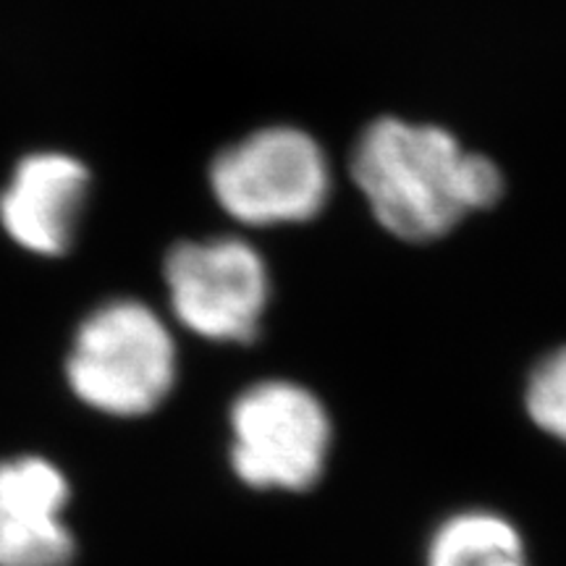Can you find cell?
Segmentation results:
<instances>
[{"label": "cell", "instance_id": "1", "mask_svg": "<svg viewBox=\"0 0 566 566\" xmlns=\"http://www.w3.org/2000/svg\"><path fill=\"white\" fill-rule=\"evenodd\" d=\"M352 179L375 221L405 242H433L467 212L485 210L504 192V176L441 126L378 118L359 134Z\"/></svg>", "mask_w": 566, "mask_h": 566}, {"label": "cell", "instance_id": "2", "mask_svg": "<svg viewBox=\"0 0 566 566\" xmlns=\"http://www.w3.org/2000/svg\"><path fill=\"white\" fill-rule=\"evenodd\" d=\"M61 373L87 412L116 422L147 420L179 384L181 334L155 302L105 296L71 325Z\"/></svg>", "mask_w": 566, "mask_h": 566}, {"label": "cell", "instance_id": "3", "mask_svg": "<svg viewBox=\"0 0 566 566\" xmlns=\"http://www.w3.org/2000/svg\"><path fill=\"white\" fill-rule=\"evenodd\" d=\"M336 424L321 394L289 375H260L229 405V467L260 495L313 493L334 459Z\"/></svg>", "mask_w": 566, "mask_h": 566}, {"label": "cell", "instance_id": "4", "mask_svg": "<svg viewBox=\"0 0 566 566\" xmlns=\"http://www.w3.org/2000/svg\"><path fill=\"white\" fill-rule=\"evenodd\" d=\"M160 286L163 310L181 336L218 349H250L263 338L273 275L250 239H181L163 258Z\"/></svg>", "mask_w": 566, "mask_h": 566}, {"label": "cell", "instance_id": "5", "mask_svg": "<svg viewBox=\"0 0 566 566\" xmlns=\"http://www.w3.org/2000/svg\"><path fill=\"white\" fill-rule=\"evenodd\" d=\"M208 187L229 221L242 229H279L321 216L334 174L313 134L292 124H268L216 153Z\"/></svg>", "mask_w": 566, "mask_h": 566}, {"label": "cell", "instance_id": "6", "mask_svg": "<svg viewBox=\"0 0 566 566\" xmlns=\"http://www.w3.org/2000/svg\"><path fill=\"white\" fill-rule=\"evenodd\" d=\"M92 189L90 166L66 150H32L13 163L0 187V229L40 260L74 250Z\"/></svg>", "mask_w": 566, "mask_h": 566}, {"label": "cell", "instance_id": "7", "mask_svg": "<svg viewBox=\"0 0 566 566\" xmlns=\"http://www.w3.org/2000/svg\"><path fill=\"white\" fill-rule=\"evenodd\" d=\"M74 485L55 459L24 451L0 459V566H74Z\"/></svg>", "mask_w": 566, "mask_h": 566}, {"label": "cell", "instance_id": "8", "mask_svg": "<svg viewBox=\"0 0 566 566\" xmlns=\"http://www.w3.org/2000/svg\"><path fill=\"white\" fill-rule=\"evenodd\" d=\"M424 566H530L525 537L504 514L464 509L436 525Z\"/></svg>", "mask_w": 566, "mask_h": 566}, {"label": "cell", "instance_id": "9", "mask_svg": "<svg viewBox=\"0 0 566 566\" xmlns=\"http://www.w3.org/2000/svg\"><path fill=\"white\" fill-rule=\"evenodd\" d=\"M525 409L543 433L566 446V346L548 352L530 373Z\"/></svg>", "mask_w": 566, "mask_h": 566}]
</instances>
